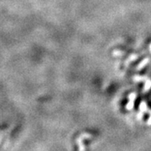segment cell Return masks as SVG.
Here are the masks:
<instances>
[{
    "instance_id": "6da1fadb",
    "label": "cell",
    "mask_w": 151,
    "mask_h": 151,
    "mask_svg": "<svg viewBox=\"0 0 151 151\" xmlns=\"http://www.w3.org/2000/svg\"><path fill=\"white\" fill-rule=\"evenodd\" d=\"M91 138H92V135L87 134V133L81 134L77 138L76 143H77V145L79 146V150H86V148H85V146H84V144H83V140H84V139H91Z\"/></svg>"
},
{
    "instance_id": "7a4b0ae2",
    "label": "cell",
    "mask_w": 151,
    "mask_h": 151,
    "mask_svg": "<svg viewBox=\"0 0 151 151\" xmlns=\"http://www.w3.org/2000/svg\"><path fill=\"white\" fill-rule=\"evenodd\" d=\"M149 61H150V58H145V59L143 60L140 63L136 66V70H140L141 69H143V68H144V67H145V66L149 63Z\"/></svg>"
},
{
    "instance_id": "3957f363",
    "label": "cell",
    "mask_w": 151,
    "mask_h": 151,
    "mask_svg": "<svg viewBox=\"0 0 151 151\" xmlns=\"http://www.w3.org/2000/svg\"><path fill=\"white\" fill-rule=\"evenodd\" d=\"M151 88V80L150 79H147L145 81V84L143 89V92H147Z\"/></svg>"
},
{
    "instance_id": "277c9868",
    "label": "cell",
    "mask_w": 151,
    "mask_h": 151,
    "mask_svg": "<svg viewBox=\"0 0 151 151\" xmlns=\"http://www.w3.org/2000/svg\"><path fill=\"white\" fill-rule=\"evenodd\" d=\"M147 104H146L145 102H141L140 105H139V111L142 112V113H145L147 111Z\"/></svg>"
},
{
    "instance_id": "5b68a950",
    "label": "cell",
    "mask_w": 151,
    "mask_h": 151,
    "mask_svg": "<svg viewBox=\"0 0 151 151\" xmlns=\"http://www.w3.org/2000/svg\"><path fill=\"white\" fill-rule=\"evenodd\" d=\"M146 80H147V78L145 76H134V81H145Z\"/></svg>"
},
{
    "instance_id": "8992f818",
    "label": "cell",
    "mask_w": 151,
    "mask_h": 151,
    "mask_svg": "<svg viewBox=\"0 0 151 151\" xmlns=\"http://www.w3.org/2000/svg\"><path fill=\"white\" fill-rule=\"evenodd\" d=\"M113 55H115V56H121V55H125V52H124V51H122V50H115L113 51Z\"/></svg>"
},
{
    "instance_id": "52a82bcc",
    "label": "cell",
    "mask_w": 151,
    "mask_h": 151,
    "mask_svg": "<svg viewBox=\"0 0 151 151\" xmlns=\"http://www.w3.org/2000/svg\"><path fill=\"white\" fill-rule=\"evenodd\" d=\"M137 97V94L136 92H131L129 95V101H132V102H134L135 99Z\"/></svg>"
},
{
    "instance_id": "ba28073f",
    "label": "cell",
    "mask_w": 151,
    "mask_h": 151,
    "mask_svg": "<svg viewBox=\"0 0 151 151\" xmlns=\"http://www.w3.org/2000/svg\"><path fill=\"white\" fill-rule=\"evenodd\" d=\"M134 102L129 101V103H127V105H126V109L127 110H131V109L134 108Z\"/></svg>"
},
{
    "instance_id": "9c48e42d",
    "label": "cell",
    "mask_w": 151,
    "mask_h": 151,
    "mask_svg": "<svg viewBox=\"0 0 151 151\" xmlns=\"http://www.w3.org/2000/svg\"><path fill=\"white\" fill-rule=\"evenodd\" d=\"M138 58H139V55H136V54L132 55H130L129 58L127 60V63H129V61H133V60H135L138 59Z\"/></svg>"
},
{
    "instance_id": "30bf717a",
    "label": "cell",
    "mask_w": 151,
    "mask_h": 151,
    "mask_svg": "<svg viewBox=\"0 0 151 151\" xmlns=\"http://www.w3.org/2000/svg\"><path fill=\"white\" fill-rule=\"evenodd\" d=\"M147 124H148L149 126H151V110L150 112V118H149L148 121H147Z\"/></svg>"
},
{
    "instance_id": "8fae6325",
    "label": "cell",
    "mask_w": 151,
    "mask_h": 151,
    "mask_svg": "<svg viewBox=\"0 0 151 151\" xmlns=\"http://www.w3.org/2000/svg\"><path fill=\"white\" fill-rule=\"evenodd\" d=\"M143 114H144V113H142V112H140V113H139V114H138V116H137V117H138V119H142V118H143Z\"/></svg>"
},
{
    "instance_id": "7c38bea8",
    "label": "cell",
    "mask_w": 151,
    "mask_h": 151,
    "mask_svg": "<svg viewBox=\"0 0 151 151\" xmlns=\"http://www.w3.org/2000/svg\"><path fill=\"white\" fill-rule=\"evenodd\" d=\"M150 53H151V44H150Z\"/></svg>"
}]
</instances>
